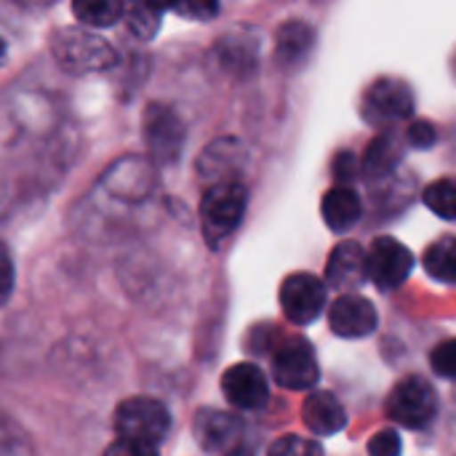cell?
I'll return each instance as SVG.
<instances>
[{
  "instance_id": "obj_1",
  "label": "cell",
  "mask_w": 456,
  "mask_h": 456,
  "mask_svg": "<svg viewBox=\"0 0 456 456\" xmlns=\"http://www.w3.org/2000/svg\"><path fill=\"white\" fill-rule=\"evenodd\" d=\"M112 428L118 444L110 446V454H155L171 430V414L158 398L136 395V398H126L115 409Z\"/></svg>"
},
{
  "instance_id": "obj_2",
  "label": "cell",
  "mask_w": 456,
  "mask_h": 456,
  "mask_svg": "<svg viewBox=\"0 0 456 456\" xmlns=\"http://www.w3.org/2000/svg\"><path fill=\"white\" fill-rule=\"evenodd\" d=\"M51 56L53 61L69 72V75H91V72H104L118 64V51L115 45L102 37L94 29L83 27H59L51 40Z\"/></svg>"
},
{
  "instance_id": "obj_3",
  "label": "cell",
  "mask_w": 456,
  "mask_h": 456,
  "mask_svg": "<svg viewBox=\"0 0 456 456\" xmlns=\"http://www.w3.org/2000/svg\"><path fill=\"white\" fill-rule=\"evenodd\" d=\"M248 206V190L238 179L214 182L200 200V227L211 248L222 246L243 222Z\"/></svg>"
},
{
  "instance_id": "obj_4",
  "label": "cell",
  "mask_w": 456,
  "mask_h": 456,
  "mask_svg": "<svg viewBox=\"0 0 456 456\" xmlns=\"http://www.w3.org/2000/svg\"><path fill=\"white\" fill-rule=\"evenodd\" d=\"M436 414H438V395L425 377L411 374L401 379L387 398V417L401 428L422 430L436 419Z\"/></svg>"
},
{
  "instance_id": "obj_5",
  "label": "cell",
  "mask_w": 456,
  "mask_h": 456,
  "mask_svg": "<svg viewBox=\"0 0 456 456\" xmlns=\"http://www.w3.org/2000/svg\"><path fill=\"white\" fill-rule=\"evenodd\" d=\"M273 379L283 390H313L321 379V366L313 345L302 337H289L273 355Z\"/></svg>"
},
{
  "instance_id": "obj_6",
  "label": "cell",
  "mask_w": 456,
  "mask_h": 456,
  "mask_svg": "<svg viewBox=\"0 0 456 456\" xmlns=\"http://www.w3.org/2000/svg\"><path fill=\"white\" fill-rule=\"evenodd\" d=\"M144 144L155 163H176L184 147V123L182 118L160 102L147 104L142 120Z\"/></svg>"
},
{
  "instance_id": "obj_7",
  "label": "cell",
  "mask_w": 456,
  "mask_h": 456,
  "mask_svg": "<svg viewBox=\"0 0 456 456\" xmlns=\"http://www.w3.org/2000/svg\"><path fill=\"white\" fill-rule=\"evenodd\" d=\"M414 254L395 238H377L366 254V278L382 289V291H393L398 286H403L414 270Z\"/></svg>"
},
{
  "instance_id": "obj_8",
  "label": "cell",
  "mask_w": 456,
  "mask_h": 456,
  "mask_svg": "<svg viewBox=\"0 0 456 456\" xmlns=\"http://www.w3.org/2000/svg\"><path fill=\"white\" fill-rule=\"evenodd\" d=\"M414 112V94L406 80L379 77L363 96V118L374 126L406 120Z\"/></svg>"
},
{
  "instance_id": "obj_9",
  "label": "cell",
  "mask_w": 456,
  "mask_h": 456,
  "mask_svg": "<svg viewBox=\"0 0 456 456\" xmlns=\"http://www.w3.org/2000/svg\"><path fill=\"white\" fill-rule=\"evenodd\" d=\"M283 315L294 326H307L321 318L326 307V286L313 273H294L281 286Z\"/></svg>"
},
{
  "instance_id": "obj_10",
  "label": "cell",
  "mask_w": 456,
  "mask_h": 456,
  "mask_svg": "<svg viewBox=\"0 0 456 456\" xmlns=\"http://www.w3.org/2000/svg\"><path fill=\"white\" fill-rule=\"evenodd\" d=\"M222 393L227 403L238 411H259L270 401V385L259 366L235 363L222 377Z\"/></svg>"
},
{
  "instance_id": "obj_11",
  "label": "cell",
  "mask_w": 456,
  "mask_h": 456,
  "mask_svg": "<svg viewBox=\"0 0 456 456\" xmlns=\"http://www.w3.org/2000/svg\"><path fill=\"white\" fill-rule=\"evenodd\" d=\"M329 326L342 339H363L377 331V307L361 294H342L329 310Z\"/></svg>"
},
{
  "instance_id": "obj_12",
  "label": "cell",
  "mask_w": 456,
  "mask_h": 456,
  "mask_svg": "<svg viewBox=\"0 0 456 456\" xmlns=\"http://www.w3.org/2000/svg\"><path fill=\"white\" fill-rule=\"evenodd\" d=\"M195 438L200 444L203 452H211V454H230V452H238L240 449V441H243V422L235 417V414H224V411H216V409H203L198 417H195Z\"/></svg>"
},
{
  "instance_id": "obj_13",
  "label": "cell",
  "mask_w": 456,
  "mask_h": 456,
  "mask_svg": "<svg viewBox=\"0 0 456 456\" xmlns=\"http://www.w3.org/2000/svg\"><path fill=\"white\" fill-rule=\"evenodd\" d=\"M326 281L331 283V289H358L366 278V251L361 243L355 240H345L339 243L326 265Z\"/></svg>"
},
{
  "instance_id": "obj_14",
  "label": "cell",
  "mask_w": 456,
  "mask_h": 456,
  "mask_svg": "<svg viewBox=\"0 0 456 456\" xmlns=\"http://www.w3.org/2000/svg\"><path fill=\"white\" fill-rule=\"evenodd\" d=\"M302 419L313 436H337L347 425L345 406L339 403L337 395H331L326 390L307 395V401L302 406Z\"/></svg>"
},
{
  "instance_id": "obj_15",
  "label": "cell",
  "mask_w": 456,
  "mask_h": 456,
  "mask_svg": "<svg viewBox=\"0 0 456 456\" xmlns=\"http://www.w3.org/2000/svg\"><path fill=\"white\" fill-rule=\"evenodd\" d=\"M243 160H246V150L240 142L219 139L200 152L198 171L208 182H224V179H235V171L243 166Z\"/></svg>"
},
{
  "instance_id": "obj_16",
  "label": "cell",
  "mask_w": 456,
  "mask_h": 456,
  "mask_svg": "<svg viewBox=\"0 0 456 456\" xmlns=\"http://www.w3.org/2000/svg\"><path fill=\"white\" fill-rule=\"evenodd\" d=\"M321 214H323V222L331 232H347L350 227L358 224V219L363 214V203L353 187L339 184L323 195Z\"/></svg>"
},
{
  "instance_id": "obj_17",
  "label": "cell",
  "mask_w": 456,
  "mask_h": 456,
  "mask_svg": "<svg viewBox=\"0 0 456 456\" xmlns=\"http://www.w3.org/2000/svg\"><path fill=\"white\" fill-rule=\"evenodd\" d=\"M163 19V5L152 0H128L123 11V21L131 37L136 40H152L160 29Z\"/></svg>"
},
{
  "instance_id": "obj_18",
  "label": "cell",
  "mask_w": 456,
  "mask_h": 456,
  "mask_svg": "<svg viewBox=\"0 0 456 456\" xmlns=\"http://www.w3.org/2000/svg\"><path fill=\"white\" fill-rule=\"evenodd\" d=\"M313 29L305 24V21H289L281 27L278 32V43H275V51H278V61L281 64H297L307 56V51L313 48Z\"/></svg>"
},
{
  "instance_id": "obj_19",
  "label": "cell",
  "mask_w": 456,
  "mask_h": 456,
  "mask_svg": "<svg viewBox=\"0 0 456 456\" xmlns=\"http://www.w3.org/2000/svg\"><path fill=\"white\" fill-rule=\"evenodd\" d=\"M401 144L393 134H382L377 136L369 150H366V158H363V174L369 179H382L387 176L398 163H401Z\"/></svg>"
},
{
  "instance_id": "obj_20",
  "label": "cell",
  "mask_w": 456,
  "mask_h": 456,
  "mask_svg": "<svg viewBox=\"0 0 456 456\" xmlns=\"http://www.w3.org/2000/svg\"><path fill=\"white\" fill-rule=\"evenodd\" d=\"M422 265L428 270L430 278L441 281V283H456V238L454 235H444L441 240L430 243L425 256H422Z\"/></svg>"
},
{
  "instance_id": "obj_21",
  "label": "cell",
  "mask_w": 456,
  "mask_h": 456,
  "mask_svg": "<svg viewBox=\"0 0 456 456\" xmlns=\"http://www.w3.org/2000/svg\"><path fill=\"white\" fill-rule=\"evenodd\" d=\"M126 3L128 0H72V11L80 24L102 29L123 19Z\"/></svg>"
},
{
  "instance_id": "obj_22",
  "label": "cell",
  "mask_w": 456,
  "mask_h": 456,
  "mask_svg": "<svg viewBox=\"0 0 456 456\" xmlns=\"http://www.w3.org/2000/svg\"><path fill=\"white\" fill-rule=\"evenodd\" d=\"M425 203L441 219L456 222V179H438L425 190Z\"/></svg>"
},
{
  "instance_id": "obj_23",
  "label": "cell",
  "mask_w": 456,
  "mask_h": 456,
  "mask_svg": "<svg viewBox=\"0 0 456 456\" xmlns=\"http://www.w3.org/2000/svg\"><path fill=\"white\" fill-rule=\"evenodd\" d=\"M166 8L190 21H211L219 13V0H166Z\"/></svg>"
},
{
  "instance_id": "obj_24",
  "label": "cell",
  "mask_w": 456,
  "mask_h": 456,
  "mask_svg": "<svg viewBox=\"0 0 456 456\" xmlns=\"http://www.w3.org/2000/svg\"><path fill=\"white\" fill-rule=\"evenodd\" d=\"M430 366L438 377L444 379H456V339L441 342L433 353H430Z\"/></svg>"
},
{
  "instance_id": "obj_25",
  "label": "cell",
  "mask_w": 456,
  "mask_h": 456,
  "mask_svg": "<svg viewBox=\"0 0 456 456\" xmlns=\"http://www.w3.org/2000/svg\"><path fill=\"white\" fill-rule=\"evenodd\" d=\"M16 286V267H13V256L5 248V243H0V307L11 299Z\"/></svg>"
},
{
  "instance_id": "obj_26",
  "label": "cell",
  "mask_w": 456,
  "mask_h": 456,
  "mask_svg": "<svg viewBox=\"0 0 456 456\" xmlns=\"http://www.w3.org/2000/svg\"><path fill=\"white\" fill-rule=\"evenodd\" d=\"M409 142H411V147H417V150H430V147L438 142V131H436L428 120H417V123H411V128H409Z\"/></svg>"
},
{
  "instance_id": "obj_27",
  "label": "cell",
  "mask_w": 456,
  "mask_h": 456,
  "mask_svg": "<svg viewBox=\"0 0 456 456\" xmlns=\"http://www.w3.org/2000/svg\"><path fill=\"white\" fill-rule=\"evenodd\" d=\"M355 176H358V160H355L353 152L342 150V152L334 158V179H337L339 184H350V182H355Z\"/></svg>"
},
{
  "instance_id": "obj_28",
  "label": "cell",
  "mask_w": 456,
  "mask_h": 456,
  "mask_svg": "<svg viewBox=\"0 0 456 456\" xmlns=\"http://www.w3.org/2000/svg\"><path fill=\"white\" fill-rule=\"evenodd\" d=\"M273 454H321V446L318 444H310V441H302V438H297V436H289V438H283V441H278V444H273V449H270Z\"/></svg>"
},
{
  "instance_id": "obj_29",
  "label": "cell",
  "mask_w": 456,
  "mask_h": 456,
  "mask_svg": "<svg viewBox=\"0 0 456 456\" xmlns=\"http://www.w3.org/2000/svg\"><path fill=\"white\" fill-rule=\"evenodd\" d=\"M369 452L377 456H395L401 454V436L395 430H382L371 444Z\"/></svg>"
},
{
  "instance_id": "obj_30",
  "label": "cell",
  "mask_w": 456,
  "mask_h": 456,
  "mask_svg": "<svg viewBox=\"0 0 456 456\" xmlns=\"http://www.w3.org/2000/svg\"><path fill=\"white\" fill-rule=\"evenodd\" d=\"M24 446V433H19L5 417H0V452H21Z\"/></svg>"
},
{
  "instance_id": "obj_31",
  "label": "cell",
  "mask_w": 456,
  "mask_h": 456,
  "mask_svg": "<svg viewBox=\"0 0 456 456\" xmlns=\"http://www.w3.org/2000/svg\"><path fill=\"white\" fill-rule=\"evenodd\" d=\"M13 5H21V8H48L53 5L56 0H11Z\"/></svg>"
},
{
  "instance_id": "obj_32",
  "label": "cell",
  "mask_w": 456,
  "mask_h": 456,
  "mask_svg": "<svg viewBox=\"0 0 456 456\" xmlns=\"http://www.w3.org/2000/svg\"><path fill=\"white\" fill-rule=\"evenodd\" d=\"M3 53H5V43L0 40V61H3Z\"/></svg>"
},
{
  "instance_id": "obj_33",
  "label": "cell",
  "mask_w": 456,
  "mask_h": 456,
  "mask_svg": "<svg viewBox=\"0 0 456 456\" xmlns=\"http://www.w3.org/2000/svg\"><path fill=\"white\" fill-rule=\"evenodd\" d=\"M152 3H158V5H163V8H166V0H152Z\"/></svg>"
},
{
  "instance_id": "obj_34",
  "label": "cell",
  "mask_w": 456,
  "mask_h": 456,
  "mask_svg": "<svg viewBox=\"0 0 456 456\" xmlns=\"http://www.w3.org/2000/svg\"><path fill=\"white\" fill-rule=\"evenodd\" d=\"M454 72H456V59H454Z\"/></svg>"
}]
</instances>
